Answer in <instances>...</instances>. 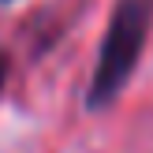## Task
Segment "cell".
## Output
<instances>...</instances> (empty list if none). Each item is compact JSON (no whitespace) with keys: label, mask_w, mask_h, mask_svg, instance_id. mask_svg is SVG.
<instances>
[{"label":"cell","mask_w":153,"mask_h":153,"mask_svg":"<svg viewBox=\"0 0 153 153\" xmlns=\"http://www.w3.org/2000/svg\"><path fill=\"white\" fill-rule=\"evenodd\" d=\"M149 30H153V0H116L112 4L108 26H105L101 49H97V64L90 75L86 97H82L90 112L108 108L127 90L142 52H146Z\"/></svg>","instance_id":"obj_1"},{"label":"cell","mask_w":153,"mask_h":153,"mask_svg":"<svg viewBox=\"0 0 153 153\" xmlns=\"http://www.w3.org/2000/svg\"><path fill=\"white\" fill-rule=\"evenodd\" d=\"M7 71H11V60H7V52H0V94L7 86Z\"/></svg>","instance_id":"obj_2"},{"label":"cell","mask_w":153,"mask_h":153,"mask_svg":"<svg viewBox=\"0 0 153 153\" xmlns=\"http://www.w3.org/2000/svg\"><path fill=\"white\" fill-rule=\"evenodd\" d=\"M0 4H11V0H0Z\"/></svg>","instance_id":"obj_3"}]
</instances>
